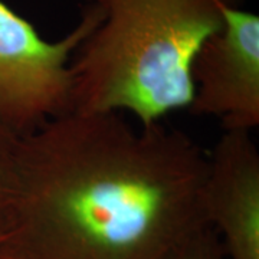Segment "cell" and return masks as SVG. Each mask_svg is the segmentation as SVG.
<instances>
[{
	"label": "cell",
	"instance_id": "obj_1",
	"mask_svg": "<svg viewBox=\"0 0 259 259\" xmlns=\"http://www.w3.org/2000/svg\"><path fill=\"white\" fill-rule=\"evenodd\" d=\"M206 170L182 130L68 112L20 136L0 259H164L207 226Z\"/></svg>",
	"mask_w": 259,
	"mask_h": 259
},
{
	"label": "cell",
	"instance_id": "obj_2",
	"mask_svg": "<svg viewBox=\"0 0 259 259\" xmlns=\"http://www.w3.org/2000/svg\"><path fill=\"white\" fill-rule=\"evenodd\" d=\"M97 22L71 61L76 112H118L139 124L189 108L192 65L223 25L221 0H83Z\"/></svg>",
	"mask_w": 259,
	"mask_h": 259
},
{
	"label": "cell",
	"instance_id": "obj_3",
	"mask_svg": "<svg viewBox=\"0 0 259 259\" xmlns=\"http://www.w3.org/2000/svg\"><path fill=\"white\" fill-rule=\"evenodd\" d=\"M95 22V9L83 5L71 32L47 40L0 0V122L5 127L26 136L74 111L71 61Z\"/></svg>",
	"mask_w": 259,
	"mask_h": 259
},
{
	"label": "cell",
	"instance_id": "obj_4",
	"mask_svg": "<svg viewBox=\"0 0 259 259\" xmlns=\"http://www.w3.org/2000/svg\"><path fill=\"white\" fill-rule=\"evenodd\" d=\"M194 115L214 117L223 131L259 125V16L225 6L223 25L194 56L192 65Z\"/></svg>",
	"mask_w": 259,
	"mask_h": 259
},
{
	"label": "cell",
	"instance_id": "obj_5",
	"mask_svg": "<svg viewBox=\"0 0 259 259\" xmlns=\"http://www.w3.org/2000/svg\"><path fill=\"white\" fill-rule=\"evenodd\" d=\"M207 226L226 259H259V151L248 131H223L204 180Z\"/></svg>",
	"mask_w": 259,
	"mask_h": 259
},
{
	"label": "cell",
	"instance_id": "obj_6",
	"mask_svg": "<svg viewBox=\"0 0 259 259\" xmlns=\"http://www.w3.org/2000/svg\"><path fill=\"white\" fill-rule=\"evenodd\" d=\"M20 136L0 122V236L9 221L18 185Z\"/></svg>",
	"mask_w": 259,
	"mask_h": 259
},
{
	"label": "cell",
	"instance_id": "obj_7",
	"mask_svg": "<svg viewBox=\"0 0 259 259\" xmlns=\"http://www.w3.org/2000/svg\"><path fill=\"white\" fill-rule=\"evenodd\" d=\"M164 259H226L216 233L206 226L182 242Z\"/></svg>",
	"mask_w": 259,
	"mask_h": 259
},
{
	"label": "cell",
	"instance_id": "obj_8",
	"mask_svg": "<svg viewBox=\"0 0 259 259\" xmlns=\"http://www.w3.org/2000/svg\"><path fill=\"white\" fill-rule=\"evenodd\" d=\"M225 6H239L243 0H221Z\"/></svg>",
	"mask_w": 259,
	"mask_h": 259
}]
</instances>
